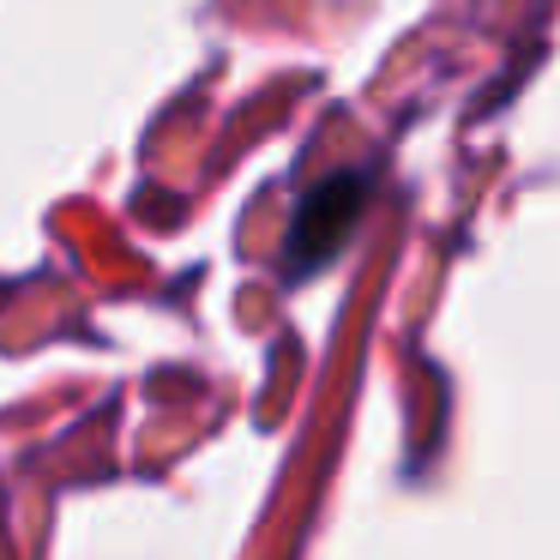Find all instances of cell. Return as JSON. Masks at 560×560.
<instances>
[{
    "label": "cell",
    "instance_id": "1",
    "mask_svg": "<svg viewBox=\"0 0 560 560\" xmlns=\"http://www.w3.org/2000/svg\"><path fill=\"white\" fill-rule=\"evenodd\" d=\"M368 199H374V182H368V175H326L319 187H307L302 206H295V218H290L283 266H290L295 278H314V271L355 235Z\"/></svg>",
    "mask_w": 560,
    "mask_h": 560
}]
</instances>
